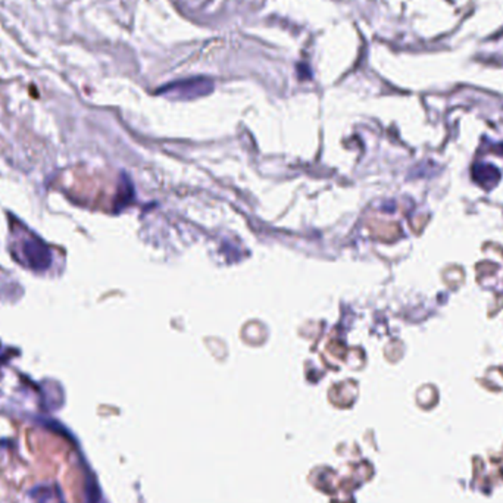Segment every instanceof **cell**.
Masks as SVG:
<instances>
[{"mask_svg":"<svg viewBox=\"0 0 503 503\" xmlns=\"http://www.w3.org/2000/svg\"><path fill=\"white\" fill-rule=\"evenodd\" d=\"M23 256L27 265L34 271H46L52 265L51 249L37 237H30L23 241Z\"/></svg>","mask_w":503,"mask_h":503,"instance_id":"obj_1","label":"cell"},{"mask_svg":"<svg viewBox=\"0 0 503 503\" xmlns=\"http://www.w3.org/2000/svg\"><path fill=\"white\" fill-rule=\"evenodd\" d=\"M473 177L477 183H480L485 189H490L492 186H495L497 183V180L500 178V174H499L497 168H495L493 165L477 164V165H474Z\"/></svg>","mask_w":503,"mask_h":503,"instance_id":"obj_2","label":"cell"}]
</instances>
